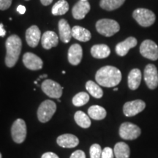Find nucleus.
I'll return each mask as SVG.
<instances>
[{
  "label": "nucleus",
  "mask_w": 158,
  "mask_h": 158,
  "mask_svg": "<svg viewBox=\"0 0 158 158\" xmlns=\"http://www.w3.org/2000/svg\"><path fill=\"white\" fill-rule=\"evenodd\" d=\"M95 80L99 85L104 87H114L121 81V71L109 65L102 67L97 71Z\"/></svg>",
  "instance_id": "obj_1"
},
{
  "label": "nucleus",
  "mask_w": 158,
  "mask_h": 158,
  "mask_svg": "<svg viewBox=\"0 0 158 158\" xmlns=\"http://www.w3.org/2000/svg\"><path fill=\"white\" fill-rule=\"evenodd\" d=\"M6 46V56L5 64L8 68H13L19 60L22 42L17 35H13L7 39L5 43Z\"/></svg>",
  "instance_id": "obj_2"
},
{
  "label": "nucleus",
  "mask_w": 158,
  "mask_h": 158,
  "mask_svg": "<svg viewBox=\"0 0 158 158\" xmlns=\"http://www.w3.org/2000/svg\"><path fill=\"white\" fill-rule=\"evenodd\" d=\"M96 29L98 33L106 37H111L120 29L119 24L112 19H103L96 23Z\"/></svg>",
  "instance_id": "obj_3"
},
{
  "label": "nucleus",
  "mask_w": 158,
  "mask_h": 158,
  "mask_svg": "<svg viewBox=\"0 0 158 158\" xmlns=\"http://www.w3.org/2000/svg\"><path fill=\"white\" fill-rule=\"evenodd\" d=\"M56 110V105L54 101L47 100L40 105L37 110V118L42 123L48 122Z\"/></svg>",
  "instance_id": "obj_4"
},
{
  "label": "nucleus",
  "mask_w": 158,
  "mask_h": 158,
  "mask_svg": "<svg viewBox=\"0 0 158 158\" xmlns=\"http://www.w3.org/2000/svg\"><path fill=\"white\" fill-rule=\"evenodd\" d=\"M133 16L139 25L143 27H150L155 23L156 16L152 11L145 8H138L133 11Z\"/></svg>",
  "instance_id": "obj_5"
},
{
  "label": "nucleus",
  "mask_w": 158,
  "mask_h": 158,
  "mask_svg": "<svg viewBox=\"0 0 158 158\" xmlns=\"http://www.w3.org/2000/svg\"><path fill=\"white\" fill-rule=\"evenodd\" d=\"M41 89L43 92L51 98L59 99L62 95V86L51 79L45 80L41 84Z\"/></svg>",
  "instance_id": "obj_6"
},
{
  "label": "nucleus",
  "mask_w": 158,
  "mask_h": 158,
  "mask_svg": "<svg viewBox=\"0 0 158 158\" xmlns=\"http://www.w3.org/2000/svg\"><path fill=\"white\" fill-rule=\"evenodd\" d=\"M11 134L13 140L15 143H21L27 137V125L24 120L18 118L13 122L11 127Z\"/></svg>",
  "instance_id": "obj_7"
},
{
  "label": "nucleus",
  "mask_w": 158,
  "mask_h": 158,
  "mask_svg": "<svg viewBox=\"0 0 158 158\" xmlns=\"http://www.w3.org/2000/svg\"><path fill=\"white\" fill-rule=\"evenodd\" d=\"M141 130L138 126L130 122L122 123L119 128V135L124 140H134L141 135Z\"/></svg>",
  "instance_id": "obj_8"
},
{
  "label": "nucleus",
  "mask_w": 158,
  "mask_h": 158,
  "mask_svg": "<svg viewBox=\"0 0 158 158\" xmlns=\"http://www.w3.org/2000/svg\"><path fill=\"white\" fill-rule=\"evenodd\" d=\"M140 53L145 58L156 61L158 59V46L151 40H146L140 46Z\"/></svg>",
  "instance_id": "obj_9"
},
{
  "label": "nucleus",
  "mask_w": 158,
  "mask_h": 158,
  "mask_svg": "<svg viewBox=\"0 0 158 158\" xmlns=\"http://www.w3.org/2000/svg\"><path fill=\"white\" fill-rule=\"evenodd\" d=\"M146 84L150 89H155L158 86V72L155 65L149 64L146 66L143 72Z\"/></svg>",
  "instance_id": "obj_10"
},
{
  "label": "nucleus",
  "mask_w": 158,
  "mask_h": 158,
  "mask_svg": "<svg viewBox=\"0 0 158 158\" xmlns=\"http://www.w3.org/2000/svg\"><path fill=\"white\" fill-rule=\"evenodd\" d=\"M146 108L145 102L141 100H135L133 101L127 102L124 105L123 112L126 116L130 117L137 115L143 111Z\"/></svg>",
  "instance_id": "obj_11"
},
{
  "label": "nucleus",
  "mask_w": 158,
  "mask_h": 158,
  "mask_svg": "<svg viewBox=\"0 0 158 158\" xmlns=\"http://www.w3.org/2000/svg\"><path fill=\"white\" fill-rule=\"evenodd\" d=\"M23 63L27 69L31 70H38L42 69L43 60L36 54L27 52L23 56Z\"/></svg>",
  "instance_id": "obj_12"
},
{
  "label": "nucleus",
  "mask_w": 158,
  "mask_h": 158,
  "mask_svg": "<svg viewBox=\"0 0 158 158\" xmlns=\"http://www.w3.org/2000/svg\"><path fill=\"white\" fill-rule=\"evenodd\" d=\"M41 38V32L38 27L33 25L26 31V40L29 46L35 48L39 44Z\"/></svg>",
  "instance_id": "obj_13"
},
{
  "label": "nucleus",
  "mask_w": 158,
  "mask_h": 158,
  "mask_svg": "<svg viewBox=\"0 0 158 158\" xmlns=\"http://www.w3.org/2000/svg\"><path fill=\"white\" fill-rule=\"evenodd\" d=\"M89 10L90 4L87 1L80 0L73 7L72 14L75 19L81 20L84 19Z\"/></svg>",
  "instance_id": "obj_14"
},
{
  "label": "nucleus",
  "mask_w": 158,
  "mask_h": 158,
  "mask_svg": "<svg viewBox=\"0 0 158 158\" xmlns=\"http://www.w3.org/2000/svg\"><path fill=\"white\" fill-rule=\"evenodd\" d=\"M137 40L133 37H129L125 40L118 43L116 46V52L118 56H124L127 54L130 49L134 48L137 45Z\"/></svg>",
  "instance_id": "obj_15"
},
{
  "label": "nucleus",
  "mask_w": 158,
  "mask_h": 158,
  "mask_svg": "<svg viewBox=\"0 0 158 158\" xmlns=\"http://www.w3.org/2000/svg\"><path fill=\"white\" fill-rule=\"evenodd\" d=\"M68 61L72 65H78L81 62L83 57V50L79 44H73L70 47L68 50Z\"/></svg>",
  "instance_id": "obj_16"
},
{
  "label": "nucleus",
  "mask_w": 158,
  "mask_h": 158,
  "mask_svg": "<svg viewBox=\"0 0 158 158\" xmlns=\"http://www.w3.org/2000/svg\"><path fill=\"white\" fill-rule=\"evenodd\" d=\"M57 144L63 148H74L79 143L78 138L73 134H63L56 139Z\"/></svg>",
  "instance_id": "obj_17"
},
{
  "label": "nucleus",
  "mask_w": 158,
  "mask_h": 158,
  "mask_svg": "<svg viewBox=\"0 0 158 158\" xmlns=\"http://www.w3.org/2000/svg\"><path fill=\"white\" fill-rule=\"evenodd\" d=\"M41 43L43 48L49 50L53 47H56L59 43V37L54 31H47L41 37Z\"/></svg>",
  "instance_id": "obj_18"
},
{
  "label": "nucleus",
  "mask_w": 158,
  "mask_h": 158,
  "mask_svg": "<svg viewBox=\"0 0 158 158\" xmlns=\"http://www.w3.org/2000/svg\"><path fill=\"white\" fill-rule=\"evenodd\" d=\"M59 38L62 43H68L70 41L72 37V29L70 24L65 19H61L59 21Z\"/></svg>",
  "instance_id": "obj_19"
},
{
  "label": "nucleus",
  "mask_w": 158,
  "mask_h": 158,
  "mask_svg": "<svg viewBox=\"0 0 158 158\" xmlns=\"http://www.w3.org/2000/svg\"><path fill=\"white\" fill-rule=\"evenodd\" d=\"M142 75L139 69H133L128 75V86L131 90H135L138 88L141 82Z\"/></svg>",
  "instance_id": "obj_20"
},
{
  "label": "nucleus",
  "mask_w": 158,
  "mask_h": 158,
  "mask_svg": "<svg viewBox=\"0 0 158 158\" xmlns=\"http://www.w3.org/2000/svg\"><path fill=\"white\" fill-rule=\"evenodd\" d=\"M72 36L81 42H87L92 37L90 31L80 26H75L73 27Z\"/></svg>",
  "instance_id": "obj_21"
},
{
  "label": "nucleus",
  "mask_w": 158,
  "mask_h": 158,
  "mask_svg": "<svg viewBox=\"0 0 158 158\" xmlns=\"http://www.w3.org/2000/svg\"><path fill=\"white\" fill-rule=\"evenodd\" d=\"M110 50L107 45L98 44L94 45L91 48V54L94 58L105 59L109 56Z\"/></svg>",
  "instance_id": "obj_22"
},
{
  "label": "nucleus",
  "mask_w": 158,
  "mask_h": 158,
  "mask_svg": "<svg viewBox=\"0 0 158 158\" xmlns=\"http://www.w3.org/2000/svg\"><path fill=\"white\" fill-rule=\"evenodd\" d=\"M114 153L116 158H129L130 155L129 146L124 142H118L114 147Z\"/></svg>",
  "instance_id": "obj_23"
},
{
  "label": "nucleus",
  "mask_w": 158,
  "mask_h": 158,
  "mask_svg": "<svg viewBox=\"0 0 158 158\" xmlns=\"http://www.w3.org/2000/svg\"><path fill=\"white\" fill-rule=\"evenodd\" d=\"M88 114L90 118L94 120H102L106 118V110L100 106H92L88 109Z\"/></svg>",
  "instance_id": "obj_24"
},
{
  "label": "nucleus",
  "mask_w": 158,
  "mask_h": 158,
  "mask_svg": "<svg viewBox=\"0 0 158 158\" xmlns=\"http://www.w3.org/2000/svg\"><path fill=\"white\" fill-rule=\"evenodd\" d=\"M124 2L125 0H100V6L106 10L112 11L121 7Z\"/></svg>",
  "instance_id": "obj_25"
},
{
  "label": "nucleus",
  "mask_w": 158,
  "mask_h": 158,
  "mask_svg": "<svg viewBox=\"0 0 158 158\" xmlns=\"http://www.w3.org/2000/svg\"><path fill=\"white\" fill-rule=\"evenodd\" d=\"M74 119L77 124L82 128L86 129L91 126V120L89 117L81 110H78L75 114Z\"/></svg>",
  "instance_id": "obj_26"
},
{
  "label": "nucleus",
  "mask_w": 158,
  "mask_h": 158,
  "mask_svg": "<svg viewBox=\"0 0 158 158\" xmlns=\"http://www.w3.org/2000/svg\"><path fill=\"white\" fill-rule=\"evenodd\" d=\"M69 10L68 2L66 0H59L53 6L51 13L54 15H62L65 14Z\"/></svg>",
  "instance_id": "obj_27"
},
{
  "label": "nucleus",
  "mask_w": 158,
  "mask_h": 158,
  "mask_svg": "<svg viewBox=\"0 0 158 158\" xmlns=\"http://www.w3.org/2000/svg\"><path fill=\"white\" fill-rule=\"evenodd\" d=\"M86 89L91 95L95 98H101L103 95L102 89L100 87L98 84L92 81H89L86 84Z\"/></svg>",
  "instance_id": "obj_28"
},
{
  "label": "nucleus",
  "mask_w": 158,
  "mask_h": 158,
  "mask_svg": "<svg viewBox=\"0 0 158 158\" xmlns=\"http://www.w3.org/2000/svg\"><path fill=\"white\" fill-rule=\"evenodd\" d=\"M89 100V95L86 92H81L76 94L73 98V104L75 106L79 107L86 105Z\"/></svg>",
  "instance_id": "obj_29"
},
{
  "label": "nucleus",
  "mask_w": 158,
  "mask_h": 158,
  "mask_svg": "<svg viewBox=\"0 0 158 158\" xmlns=\"http://www.w3.org/2000/svg\"><path fill=\"white\" fill-rule=\"evenodd\" d=\"M102 150L101 147L98 143L92 144L89 149L91 158H101Z\"/></svg>",
  "instance_id": "obj_30"
},
{
  "label": "nucleus",
  "mask_w": 158,
  "mask_h": 158,
  "mask_svg": "<svg viewBox=\"0 0 158 158\" xmlns=\"http://www.w3.org/2000/svg\"><path fill=\"white\" fill-rule=\"evenodd\" d=\"M114 153L113 149L110 147H106L102 150L101 158H114Z\"/></svg>",
  "instance_id": "obj_31"
},
{
  "label": "nucleus",
  "mask_w": 158,
  "mask_h": 158,
  "mask_svg": "<svg viewBox=\"0 0 158 158\" xmlns=\"http://www.w3.org/2000/svg\"><path fill=\"white\" fill-rule=\"evenodd\" d=\"M12 0H0V10H5L10 7Z\"/></svg>",
  "instance_id": "obj_32"
},
{
  "label": "nucleus",
  "mask_w": 158,
  "mask_h": 158,
  "mask_svg": "<svg viewBox=\"0 0 158 158\" xmlns=\"http://www.w3.org/2000/svg\"><path fill=\"white\" fill-rule=\"evenodd\" d=\"M70 158H86V155L82 150H76L71 155Z\"/></svg>",
  "instance_id": "obj_33"
},
{
  "label": "nucleus",
  "mask_w": 158,
  "mask_h": 158,
  "mask_svg": "<svg viewBox=\"0 0 158 158\" xmlns=\"http://www.w3.org/2000/svg\"><path fill=\"white\" fill-rule=\"evenodd\" d=\"M41 158H59L56 154L54 152H46L43 154Z\"/></svg>",
  "instance_id": "obj_34"
},
{
  "label": "nucleus",
  "mask_w": 158,
  "mask_h": 158,
  "mask_svg": "<svg viewBox=\"0 0 158 158\" xmlns=\"http://www.w3.org/2000/svg\"><path fill=\"white\" fill-rule=\"evenodd\" d=\"M17 11L19 12L20 14H24L26 12V7L23 5H19L17 7Z\"/></svg>",
  "instance_id": "obj_35"
},
{
  "label": "nucleus",
  "mask_w": 158,
  "mask_h": 158,
  "mask_svg": "<svg viewBox=\"0 0 158 158\" xmlns=\"http://www.w3.org/2000/svg\"><path fill=\"white\" fill-rule=\"evenodd\" d=\"M53 0H40V2L44 6H48L49 5H51L52 3Z\"/></svg>",
  "instance_id": "obj_36"
},
{
  "label": "nucleus",
  "mask_w": 158,
  "mask_h": 158,
  "mask_svg": "<svg viewBox=\"0 0 158 158\" xmlns=\"http://www.w3.org/2000/svg\"><path fill=\"white\" fill-rule=\"evenodd\" d=\"M6 34V31L5 30V29L1 28L0 29V37H5Z\"/></svg>",
  "instance_id": "obj_37"
},
{
  "label": "nucleus",
  "mask_w": 158,
  "mask_h": 158,
  "mask_svg": "<svg viewBox=\"0 0 158 158\" xmlns=\"http://www.w3.org/2000/svg\"><path fill=\"white\" fill-rule=\"evenodd\" d=\"M47 76H48V75H46V74H43V75H41V76H40L38 77V78H40V79H43V78H47Z\"/></svg>",
  "instance_id": "obj_38"
},
{
  "label": "nucleus",
  "mask_w": 158,
  "mask_h": 158,
  "mask_svg": "<svg viewBox=\"0 0 158 158\" xmlns=\"http://www.w3.org/2000/svg\"><path fill=\"white\" fill-rule=\"evenodd\" d=\"M3 27H4V26H3L2 23H0V29L3 28Z\"/></svg>",
  "instance_id": "obj_39"
},
{
  "label": "nucleus",
  "mask_w": 158,
  "mask_h": 158,
  "mask_svg": "<svg viewBox=\"0 0 158 158\" xmlns=\"http://www.w3.org/2000/svg\"><path fill=\"white\" fill-rule=\"evenodd\" d=\"M114 91H118V88H114Z\"/></svg>",
  "instance_id": "obj_40"
},
{
  "label": "nucleus",
  "mask_w": 158,
  "mask_h": 158,
  "mask_svg": "<svg viewBox=\"0 0 158 158\" xmlns=\"http://www.w3.org/2000/svg\"><path fill=\"white\" fill-rule=\"evenodd\" d=\"M34 83H35V84H37V80H36V81H35Z\"/></svg>",
  "instance_id": "obj_41"
},
{
  "label": "nucleus",
  "mask_w": 158,
  "mask_h": 158,
  "mask_svg": "<svg viewBox=\"0 0 158 158\" xmlns=\"http://www.w3.org/2000/svg\"><path fill=\"white\" fill-rule=\"evenodd\" d=\"M62 73L63 74H65V71H62Z\"/></svg>",
  "instance_id": "obj_42"
},
{
  "label": "nucleus",
  "mask_w": 158,
  "mask_h": 158,
  "mask_svg": "<svg viewBox=\"0 0 158 158\" xmlns=\"http://www.w3.org/2000/svg\"><path fill=\"white\" fill-rule=\"evenodd\" d=\"M2 154L0 153V158H2Z\"/></svg>",
  "instance_id": "obj_43"
},
{
  "label": "nucleus",
  "mask_w": 158,
  "mask_h": 158,
  "mask_svg": "<svg viewBox=\"0 0 158 158\" xmlns=\"http://www.w3.org/2000/svg\"><path fill=\"white\" fill-rule=\"evenodd\" d=\"M82 1H87V0H82Z\"/></svg>",
  "instance_id": "obj_44"
},
{
  "label": "nucleus",
  "mask_w": 158,
  "mask_h": 158,
  "mask_svg": "<svg viewBox=\"0 0 158 158\" xmlns=\"http://www.w3.org/2000/svg\"><path fill=\"white\" fill-rule=\"evenodd\" d=\"M26 1H29V0H26Z\"/></svg>",
  "instance_id": "obj_45"
}]
</instances>
